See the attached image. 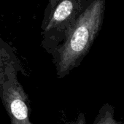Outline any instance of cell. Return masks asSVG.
Here are the masks:
<instances>
[{
	"mask_svg": "<svg viewBox=\"0 0 124 124\" xmlns=\"http://www.w3.org/2000/svg\"><path fill=\"white\" fill-rule=\"evenodd\" d=\"M105 0H93L80 15L66 39L53 53L57 78L62 79L78 68L89 53L102 26Z\"/></svg>",
	"mask_w": 124,
	"mask_h": 124,
	"instance_id": "obj_1",
	"label": "cell"
},
{
	"mask_svg": "<svg viewBox=\"0 0 124 124\" xmlns=\"http://www.w3.org/2000/svg\"><path fill=\"white\" fill-rule=\"evenodd\" d=\"M84 0H61L54 7L45 26L42 46L50 55L63 43L83 12Z\"/></svg>",
	"mask_w": 124,
	"mask_h": 124,
	"instance_id": "obj_2",
	"label": "cell"
},
{
	"mask_svg": "<svg viewBox=\"0 0 124 124\" xmlns=\"http://www.w3.org/2000/svg\"><path fill=\"white\" fill-rule=\"evenodd\" d=\"M11 75L2 86L0 96L11 124H33L29 119V98L18 80Z\"/></svg>",
	"mask_w": 124,
	"mask_h": 124,
	"instance_id": "obj_3",
	"label": "cell"
},
{
	"mask_svg": "<svg viewBox=\"0 0 124 124\" xmlns=\"http://www.w3.org/2000/svg\"><path fill=\"white\" fill-rule=\"evenodd\" d=\"M18 72L25 75L21 60L10 47L0 43V96L5 83L11 75Z\"/></svg>",
	"mask_w": 124,
	"mask_h": 124,
	"instance_id": "obj_4",
	"label": "cell"
},
{
	"mask_svg": "<svg viewBox=\"0 0 124 124\" xmlns=\"http://www.w3.org/2000/svg\"><path fill=\"white\" fill-rule=\"evenodd\" d=\"M93 124H124V122L115 119L113 106L109 103H106L99 109Z\"/></svg>",
	"mask_w": 124,
	"mask_h": 124,
	"instance_id": "obj_5",
	"label": "cell"
},
{
	"mask_svg": "<svg viewBox=\"0 0 124 124\" xmlns=\"http://www.w3.org/2000/svg\"><path fill=\"white\" fill-rule=\"evenodd\" d=\"M66 124H86V120L85 114L80 112L74 120H70L66 123Z\"/></svg>",
	"mask_w": 124,
	"mask_h": 124,
	"instance_id": "obj_6",
	"label": "cell"
},
{
	"mask_svg": "<svg viewBox=\"0 0 124 124\" xmlns=\"http://www.w3.org/2000/svg\"><path fill=\"white\" fill-rule=\"evenodd\" d=\"M50 4H51V5H52V8H53V9L54 8V7L61 1V0H50Z\"/></svg>",
	"mask_w": 124,
	"mask_h": 124,
	"instance_id": "obj_7",
	"label": "cell"
}]
</instances>
